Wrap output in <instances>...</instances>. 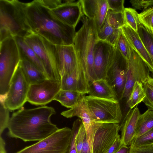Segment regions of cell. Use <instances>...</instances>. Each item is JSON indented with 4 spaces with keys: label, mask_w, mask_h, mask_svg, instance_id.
<instances>
[{
    "label": "cell",
    "mask_w": 153,
    "mask_h": 153,
    "mask_svg": "<svg viewBox=\"0 0 153 153\" xmlns=\"http://www.w3.org/2000/svg\"><path fill=\"white\" fill-rule=\"evenodd\" d=\"M135 9L145 10L153 6V0H131L130 1Z\"/></svg>",
    "instance_id": "cell-39"
},
{
    "label": "cell",
    "mask_w": 153,
    "mask_h": 153,
    "mask_svg": "<svg viewBox=\"0 0 153 153\" xmlns=\"http://www.w3.org/2000/svg\"><path fill=\"white\" fill-rule=\"evenodd\" d=\"M120 129L119 123H102L94 137L93 153H106L115 142Z\"/></svg>",
    "instance_id": "cell-14"
},
{
    "label": "cell",
    "mask_w": 153,
    "mask_h": 153,
    "mask_svg": "<svg viewBox=\"0 0 153 153\" xmlns=\"http://www.w3.org/2000/svg\"><path fill=\"white\" fill-rule=\"evenodd\" d=\"M9 110L5 106L3 102L0 101V135L7 128L10 118Z\"/></svg>",
    "instance_id": "cell-35"
},
{
    "label": "cell",
    "mask_w": 153,
    "mask_h": 153,
    "mask_svg": "<svg viewBox=\"0 0 153 153\" xmlns=\"http://www.w3.org/2000/svg\"><path fill=\"white\" fill-rule=\"evenodd\" d=\"M121 30V28L114 29L105 20L97 31L98 39L109 43L116 48Z\"/></svg>",
    "instance_id": "cell-25"
},
{
    "label": "cell",
    "mask_w": 153,
    "mask_h": 153,
    "mask_svg": "<svg viewBox=\"0 0 153 153\" xmlns=\"http://www.w3.org/2000/svg\"><path fill=\"white\" fill-rule=\"evenodd\" d=\"M72 131L68 127L59 128L47 138L15 153H67Z\"/></svg>",
    "instance_id": "cell-8"
},
{
    "label": "cell",
    "mask_w": 153,
    "mask_h": 153,
    "mask_svg": "<svg viewBox=\"0 0 153 153\" xmlns=\"http://www.w3.org/2000/svg\"><path fill=\"white\" fill-rule=\"evenodd\" d=\"M24 39L42 62L47 78L61 82V77L57 67V53L56 45L33 33Z\"/></svg>",
    "instance_id": "cell-6"
},
{
    "label": "cell",
    "mask_w": 153,
    "mask_h": 153,
    "mask_svg": "<svg viewBox=\"0 0 153 153\" xmlns=\"http://www.w3.org/2000/svg\"><path fill=\"white\" fill-rule=\"evenodd\" d=\"M115 51L116 48L109 43L99 39L96 42L94 53V70L95 80L106 79Z\"/></svg>",
    "instance_id": "cell-12"
},
{
    "label": "cell",
    "mask_w": 153,
    "mask_h": 153,
    "mask_svg": "<svg viewBox=\"0 0 153 153\" xmlns=\"http://www.w3.org/2000/svg\"><path fill=\"white\" fill-rule=\"evenodd\" d=\"M14 37L19 47L20 56L24 57L35 65L47 77L42 62L33 50L26 42L24 38L19 36Z\"/></svg>",
    "instance_id": "cell-23"
},
{
    "label": "cell",
    "mask_w": 153,
    "mask_h": 153,
    "mask_svg": "<svg viewBox=\"0 0 153 153\" xmlns=\"http://www.w3.org/2000/svg\"><path fill=\"white\" fill-rule=\"evenodd\" d=\"M153 144V128L134 137L129 146L130 150L139 147Z\"/></svg>",
    "instance_id": "cell-29"
},
{
    "label": "cell",
    "mask_w": 153,
    "mask_h": 153,
    "mask_svg": "<svg viewBox=\"0 0 153 153\" xmlns=\"http://www.w3.org/2000/svg\"><path fill=\"white\" fill-rule=\"evenodd\" d=\"M145 94L143 102L148 109L153 110V78L150 76L143 83Z\"/></svg>",
    "instance_id": "cell-32"
},
{
    "label": "cell",
    "mask_w": 153,
    "mask_h": 153,
    "mask_svg": "<svg viewBox=\"0 0 153 153\" xmlns=\"http://www.w3.org/2000/svg\"><path fill=\"white\" fill-rule=\"evenodd\" d=\"M20 62L11 81L7 94L4 101H2L10 111L22 108L27 102V96L30 85L22 72Z\"/></svg>",
    "instance_id": "cell-9"
},
{
    "label": "cell",
    "mask_w": 153,
    "mask_h": 153,
    "mask_svg": "<svg viewBox=\"0 0 153 153\" xmlns=\"http://www.w3.org/2000/svg\"><path fill=\"white\" fill-rule=\"evenodd\" d=\"M140 23L153 34V6L138 14Z\"/></svg>",
    "instance_id": "cell-33"
},
{
    "label": "cell",
    "mask_w": 153,
    "mask_h": 153,
    "mask_svg": "<svg viewBox=\"0 0 153 153\" xmlns=\"http://www.w3.org/2000/svg\"><path fill=\"white\" fill-rule=\"evenodd\" d=\"M124 15L126 25L137 32L141 23L138 13L134 9L131 8H125Z\"/></svg>",
    "instance_id": "cell-31"
},
{
    "label": "cell",
    "mask_w": 153,
    "mask_h": 153,
    "mask_svg": "<svg viewBox=\"0 0 153 153\" xmlns=\"http://www.w3.org/2000/svg\"><path fill=\"white\" fill-rule=\"evenodd\" d=\"M6 143L1 135L0 136V153H7L5 149Z\"/></svg>",
    "instance_id": "cell-43"
},
{
    "label": "cell",
    "mask_w": 153,
    "mask_h": 153,
    "mask_svg": "<svg viewBox=\"0 0 153 153\" xmlns=\"http://www.w3.org/2000/svg\"><path fill=\"white\" fill-rule=\"evenodd\" d=\"M81 153H91L90 147L87 142L86 135L84 139Z\"/></svg>",
    "instance_id": "cell-42"
},
{
    "label": "cell",
    "mask_w": 153,
    "mask_h": 153,
    "mask_svg": "<svg viewBox=\"0 0 153 153\" xmlns=\"http://www.w3.org/2000/svg\"><path fill=\"white\" fill-rule=\"evenodd\" d=\"M21 68L30 85L41 83L48 79L44 74L32 63L24 56H21Z\"/></svg>",
    "instance_id": "cell-21"
},
{
    "label": "cell",
    "mask_w": 153,
    "mask_h": 153,
    "mask_svg": "<svg viewBox=\"0 0 153 153\" xmlns=\"http://www.w3.org/2000/svg\"><path fill=\"white\" fill-rule=\"evenodd\" d=\"M81 120L78 118L75 120L72 128V135L71 142L67 153H77L76 141L80 126L82 123Z\"/></svg>",
    "instance_id": "cell-36"
},
{
    "label": "cell",
    "mask_w": 153,
    "mask_h": 153,
    "mask_svg": "<svg viewBox=\"0 0 153 153\" xmlns=\"http://www.w3.org/2000/svg\"><path fill=\"white\" fill-rule=\"evenodd\" d=\"M56 113L53 107L45 105L29 109L23 107L10 117L8 135L25 142L44 139L59 129L51 121Z\"/></svg>",
    "instance_id": "cell-1"
},
{
    "label": "cell",
    "mask_w": 153,
    "mask_h": 153,
    "mask_svg": "<svg viewBox=\"0 0 153 153\" xmlns=\"http://www.w3.org/2000/svg\"><path fill=\"white\" fill-rule=\"evenodd\" d=\"M131 46L121 28L116 49H118L128 60L131 56Z\"/></svg>",
    "instance_id": "cell-34"
},
{
    "label": "cell",
    "mask_w": 153,
    "mask_h": 153,
    "mask_svg": "<svg viewBox=\"0 0 153 153\" xmlns=\"http://www.w3.org/2000/svg\"><path fill=\"white\" fill-rule=\"evenodd\" d=\"M137 32L150 56L153 65V34L141 24L138 27Z\"/></svg>",
    "instance_id": "cell-28"
},
{
    "label": "cell",
    "mask_w": 153,
    "mask_h": 153,
    "mask_svg": "<svg viewBox=\"0 0 153 153\" xmlns=\"http://www.w3.org/2000/svg\"><path fill=\"white\" fill-rule=\"evenodd\" d=\"M153 128V110L148 109L139 117L134 137Z\"/></svg>",
    "instance_id": "cell-26"
},
{
    "label": "cell",
    "mask_w": 153,
    "mask_h": 153,
    "mask_svg": "<svg viewBox=\"0 0 153 153\" xmlns=\"http://www.w3.org/2000/svg\"><path fill=\"white\" fill-rule=\"evenodd\" d=\"M123 145L121 136L118 134L111 146L109 148L106 153H115Z\"/></svg>",
    "instance_id": "cell-41"
},
{
    "label": "cell",
    "mask_w": 153,
    "mask_h": 153,
    "mask_svg": "<svg viewBox=\"0 0 153 153\" xmlns=\"http://www.w3.org/2000/svg\"><path fill=\"white\" fill-rule=\"evenodd\" d=\"M84 15L93 20L98 31L105 19L108 10L107 0H80Z\"/></svg>",
    "instance_id": "cell-15"
},
{
    "label": "cell",
    "mask_w": 153,
    "mask_h": 153,
    "mask_svg": "<svg viewBox=\"0 0 153 153\" xmlns=\"http://www.w3.org/2000/svg\"><path fill=\"white\" fill-rule=\"evenodd\" d=\"M85 96V94L79 92L61 89L54 100L59 102L62 106L69 108L76 106Z\"/></svg>",
    "instance_id": "cell-22"
},
{
    "label": "cell",
    "mask_w": 153,
    "mask_h": 153,
    "mask_svg": "<svg viewBox=\"0 0 153 153\" xmlns=\"http://www.w3.org/2000/svg\"><path fill=\"white\" fill-rule=\"evenodd\" d=\"M140 114L139 109H131L120 125L121 139L123 145L130 146L134 138L138 120Z\"/></svg>",
    "instance_id": "cell-18"
},
{
    "label": "cell",
    "mask_w": 153,
    "mask_h": 153,
    "mask_svg": "<svg viewBox=\"0 0 153 153\" xmlns=\"http://www.w3.org/2000/svg\"><path fill=\"white\" fill-rule=\"evenodd\" d=\"M50 10L59 20L75 28L84 15L79 1L77 2L63 3L54 9Z\"/></svg>",
    "instance_id": "cell-17"
},
{
    "label": "cell",
    "mask_w": 153,
    "mask_h": 153,
    "mask_svg": "<svg viewBox=\"0 0 153 153\" xmlns=\"http://www.w3.org/2000/svg\"><path fill=\"white\" fill-rule=\"evenodd\" d=\"M89 95L98 98L119 101L116 93L108 81L105 79L94 80L89 83Z\"/></svg>",
    "instance_id": "cell-20"
},
{
    "label": "cell",
    "mask_w": 153,
    "mask_h": 153,
    "mask_svg": "<svg viewBox=\"0 0 153 153\" xmlns=\"http://www.w3.org/2000/svg\"><path fill=\"white\" fill-rule=\"evenodd\" d=\"M108 10L116 13H124V0H107Z\"/></svg>",
    "instance_id": "cell-37"
},
{
    "label": "cell",
    "mask_w": 153,
    "mask_h": 153,
    "mask_svg": "<svg viewBox=\"0 0 153 153\" xmlns=\"http://www.w3.org/2000/svg\"><path fill=\"white\" fill-rule=\"evenodd\" d=\"M57 53L58 71L61 77L65 74H70L78 65V61L74 45H56Z\"/></svg>",
    "instance_id": "cell-16"
},
{
    "label": "cell",
    "mask_w": 153,
    "mask_h": 153,
    "mask_svg": "<svg viewBox=\"0 0 153 153\" xmlns=\"http://www.w3.org/2000/svg\"><path fill=\"white\" fill-rule=\"evenodd\" d=\"M145 96L143 84L137 81L132 87L130 95L127 100V104L130 109L143 102Z\"/></svg>",
    "instance_id": "cell-27"
},
{
    "label": "cell",
    "mask_w": 153,
    "mask_h": 153,
    "mask_svg": "<svg viewBox=\"0 0 153 153\" xmlns=\"http://www.w3.org/2000/svg\"><path fill=\"white\" fill-rule=\"evenodd\" d=\"M0 42L9 37L24 38L33 33L27 22L24 2L0 0Z\"/></svg>",
    "instance_id": "cell-3"
},
{
    "label": "cell",
    "mask_w": 153,
    "mask_h": 153,
    "mask_svg": "<svg viewBox=\"0 0 153 153\" xmlns=\"http://www.w3.org/2000/svg\"><path fill=\"white\" fill-rule=\"evenodd\" d=\"M61 89L77 91L85 94L89 93L88 88L80 81L74 71L70 74L61 76Z\"/></svg>",
    "instance_id": "cell-24"
},
{
    "label": "cell",
    "mask_w": 153,
    "mask_h": 153,
    "mask_svg": "<svg viewBox=\"0 0 153 153\" xmlns=\"http://www.w3.org/2000/svg\"><path fill=\"white\" fill-rule=\"evenodd\" d=\"M21 60L19 48L14 37L0 42V95L5 96Z\"/></svg>",
    "instance_id": "cell-5"
},
{
    "label": "cell",
    "mask_w": 153,
    "mask_h": 153,
    "mask_svg": "<svg viewBox=\"0 0 153 153\" xmlns=\"http://www.w3.org/2000/svg\"><path fill=\"white\" fill-rule=\"evenodd\" d=\"M129 147L126 146L122 145L120 149L115 153H129Z\"/></svg>",
    "instance_id": "cell-44"
},
{
    "label": "cell",
    "mask_w": 153,
    "mask_h": 153,
    "mask_svg": "<svg viewBox=\"0 0 153 153\" xmlns=\"http://www.w3.org/2000/svg\"><path fill=\"white\" fill-rule=\"evenodd\" d=\"M84 101L91 119L99 123H119L122 114L119 101L85 96Z\"/></svg>",
    "instance_id": "cell-7"
},
{
    "label": "cell",
    "mask_w": 153,
    "mask_h": 153,
    "mask_svg": "<svg viewBox=\"0 0 153 153\" xmlns=\"http://www.w3.org/2000/svg\"><path fill=\"white\" fill-rule=\"evenodd\" d=\"M61 89V82L46 79L42 82L30 85L27 102L36 105H45L53 100Z\"/></svg>",
    "instance_id": "cell-11"
},
{
    "label": "cell",
    "mask_w": 153,
    "mask_h": 153,
    "mask_svg": "<svg viewBox=\"0 0 153 153\" xmlns=\"http://www.w3.org/2000/svg\"><path fill=\"white\" fill-rule=\"evenodd\" d=\"M129 153H153V145L142 146L130 150Z\"/></svg>",
    "instance_id": "cell-40"
},
{
    "label": "cell",
    "mask_w": 153,
    "mask_h": 153,
    "mask_svg": "<svg viewBox=\"0 0 153 153\" xmlns=\"http://www.w3.org/2000/svg\"><path fill=\"white\" fill-rule=\"evenodd\" d=\"M128 60L117 49L108 70L106 79L114 90L119 100L122 99L124 90Z\"/></svg>",
    "instance_id": "cell-13"
},
{
    "label": "cell",
    "mask_w": 153,
    "mask_h": 153,
    "mask_svg": "<svg viewBox=\"0 0 153 153\" xmlns=\"http://www.w3.org/2000/svg\"><path fill=\"white\" fill-rule=\"evenodd\" d=\"M86 136L85 130L82 122L80 126L76 139V143L77 153H81Z\"/></svg>",
    "instance_id": "cell-38"
},
{
    "label": "cell",
    "mask_w": 153,
    "mask_h": 153,
    "mask_svg": "<svg viewBox=\"0 0 153 153\" xmlns=\"http://www.w3.org/2000/svg\"><path fill=\"white\" fill-rule=\"evenodd\" d=\"M27 21L32 32L56 45L74 44L75 28L57 18L38 0L24 3Z\"/></svg>",
    "instance_id": "cell-2"
},
{
    "label": "cell",
    "mask_w": 153,
    "mask_h": 153,
    "mask_svg": "<svg viewBox=\"0 0 153 153\" xmlns=\"http://www.w3.org/2000/svg\"><path fill=\"white\" fill-rule=\"evenodd\" d=\"M114 29L121 28L126 25L124 13H116L108 10L105 20Z\"/></svg>",
    "instance_id": "cell-30"
},
{
    "label": "cell",
    "mask_w": 153,
    "mask_h": 153,
    "mask_svg": "<svg viewBox=\"0 0 153 153\" xmlns=\"http://www.w3.org/2000/svg\"><path fill=\"white\" fill-rule=\"evenodd\" d=\"M83 25L76 32L74 43L78 63L87 75L88 84L95 80L94 70V53L95 45L98 39L94 21L83 15Z\"/></svg>",
    "instance_id": "cell-4"
},
{
    "label": "cell",
    "mask_w": 153,
    "mask_h": 153,
    "mask_svg": "<svg viewBox=\"0 0 153 153\" xmlns=\"http://www.w3.org/2000/svg\"></svg>",
    "instance_id": "cell-45"
},
{
    "label": "cell",
    "mask_w": 153,
    "mask_h": 153,
    "mask_svg": "<svg viewBox=\"0 0 153 153\" xmlns=\"http://www.w3.org/2000/svg\"><path fill=\"white\" fill-rule=\"evenodd\" d=\"M131 56L128 60L126 81L122 99L128 97L134 83L138 81L143 84L150 76L149 70L142 58L131 47Z\"/></svg>",
    "instance_id": "cell-10"
},
{
    "label": "cell",
    "mask_w": 153,
    "mask_h": 153,
    "mask_svg": "<svg viewBox=\"0 0 153 153\" xmlns=\"http://www.w3.org/2000/svg\"><path fill=\"white\" fill-rule=\"evenodd\" d=\"M121 28L131 46L139 55L148 66L150 71L153 74V65L151 58L137 32L126 25Z\"/></svg>",
    "instance_id": "cell-19"
}]
</instances>
